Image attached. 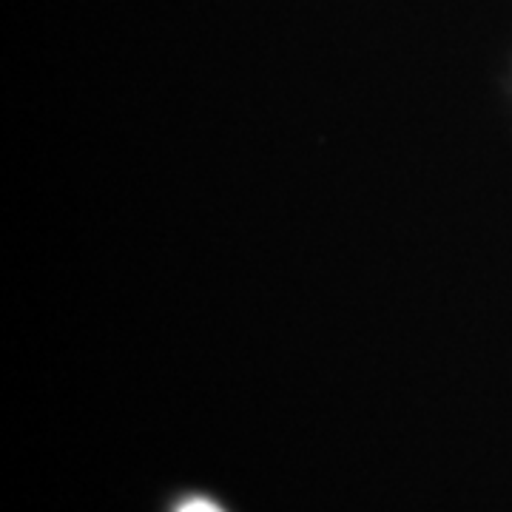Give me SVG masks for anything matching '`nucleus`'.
Masks as SVG:
<instances>
[{"instance_id":"nucleus-1","label":"nucleus","mask_w":512,"mask_h":512,"mask_svg":"<svg viewBox=\"0 0 512 512\" xmlns=\"http://www.w3.org/2000/svg\"><path fill=\"white\" fill-rule=\"evenodd\" d=\"M180 512H222L217 504H211V501H202V498H194V501H188L180 507Z\"/></svg>"}]
</instances>
